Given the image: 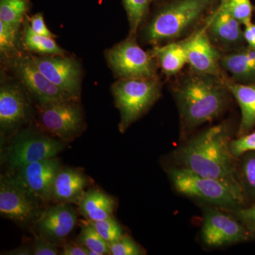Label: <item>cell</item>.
Segmentation results:
<instances>
[{"instance_id": "cell-1", "label": "cell", "mask_w": 255, "mask_h": 255, "mask_svg": "<svg viewBox=\"0 0 255 255\" xmlns=\"http://www.w3.org/2000/svg\"><path fill=\"white\" fill-rule=\"evenodd\" d=\"M226 80L189 69L174 82L172 95L179 112L182 141L201 126L219 119L227 110L233 97Z\"/></svg>"}, {"instance_id": "cell-2", "label": "cell", "mask_w": 255, "mask_h": 255, "mask_svg": "<svg viewBox=\"0 0 255 255\" xmlns=\"http://www.w3.org/2000/svg\"><path fill=\"white\" fill-rule=\"evenodd\" d=\"M232 129L226 122L191 135L171 153V165L219 179L241 190L238 161L231 150ZM242 193V192H241Z\"/></svg>"}, {"instance_id": "cell-3", "label": "cell", "mask_w": 255, "mask_h": 255, "mask_svg": "<svg viewBox=\"0 0 255 255\" xmlns=\"http://www.w3.org/2000/svg\"><path fill=\"white\" fill-rule=\"evenodd\" d=\"M162 1L144 30V41L154 46L189 36L205 22L219 0Z\"/></svg>"}, {"instance_id": "cell-4", "label": "cell", "mask_w": 255, "mask_h": 255, "mask_svg": "<svg viewBox=\"0 0 255 255\" xmlns=\"http://www.w3.org/2000/svg\"><path fill=\"white\" fill-rule=\"evenodd\" d=\"M166 172L176 192L203 205L216 206L228 211L246 206L241 190L219 179L204 177L171 164L166 167Z\"/></svg>"}, {"instance_id": "cell-5", "label": "cell", "mask_w": 255, "mask_h": 255, "mask_svg": "<svg viewBox=\"0 0 255 255\" xmlns=\"http://www.w3.org/2000/svg\"><path fill=\"white\" fill-rule=\"evenodd\" d=\"M162 90L158 76L119 79L112 85L116 107L120 112L119 128L122 133L150 110L162 95Z\"/></svg>"}, {"instance_id": "cell-6", "label": "cell", "mask_w": 255, "mask_h": 255, "mask_svg": "<svg viewBox=\"0 0 255 255\" xmlns=\"http://www.w3.org/2000/svg\"><path fill=\"white\" fill-rule=\"evenodd\" d=\"M201 242L207 249H220L253 241L247 228L231 211L203 205Z\"/></svg>"}, {"instance_id": "cell-7", "label": "cell", "mask_w": 255, "mask_h": 255, "mask_svg": "<svg viewBox=\"0 0 255 255\" xmlns=\"http://www.w3.org/2000/svg\"><path fill=\"white\" fill-rule=\"evenodd\" d=\"M65 147L61 140L36 130H23L15 135L6 149V162L18 170L28 164L56 157Z\"/></svg>"}, {"instance_id": "cell-8", "label": "cell", "mask_w": 255, "mask_h": 255, "mask_svg": "<svg viewBox=\"0 0 255 255\" xmlns=\"http://www.w3.org/2000/svg\"><path fill=\"white\" fill-rule=\"evenodd\" d=\"M38 122L42 130L61 140H70L84 127L83 113L78 100L38 104Z\"/></svg>"}, {"instance_id": "cell-9", "label": "cell", "mask_w": 255, "mask_h": 255, "mask_svg": "<svg viewBox=\"0 0 255 255\" xmlns=\"http://www.w3.org/2000/svg\"><path fill=\"white\" fill-rule=\"evenodd\" d=\"M107 61L119 79L157 77V62L150 52L137 44L135 37L128 36L107 53Z\"/></svg>"}, {"instance_id": "cell-10", "label": "cell", "mask_w": 255, "mask_h": 255, "mask_svg": "<svg viewBox=\"0 0 255 255\" xmlns=\"http://www.w3.org/2000/svg\"><path fill=\"white\" fill-rule=\"evenodd\" d=\"M14 176L4 174L0 179V214L20 223L35 222L41 214L39 203Z\"/></svg>"}, {"instance_id": "cell-11", "label": "cell", "mask_w": 255, "mask_h": 255, "mask_svg": "<svg viewBox=\"0 0 255 255\" xmlns=\"http://www.w3.org/2000/svg\"><path fill=\"white\" fill-rule=\"evenodd\" d=\"M182 40L187 54V65L190 70L223 80L229 79L221 67L222 53L210 39L206 31L205 22L189 36Z\"/></svg>"}, {"instance_id": "cell-12", "label": "cell", "mask_w": 255, "mask_h": 255, "mask_svg": "<svg viewBox=\"0 0 255 255\" xmlns=\"http://www.w3.org/2000/svg\"><path fill=\"white\" fill-rule=\"evenodd\" d=\"M205 25L210 39L221 53H229L246 46L243 24L230 11L227 0H219L206 18Z\"/></svg>"}, {"instance_id": "cell-13", "label": "cell", "mask_w": 255, "mask_h": 255, "mask_svg": "<svg viewBox=\"0 0 255 255\" xmlns=\"http://www.w3.org/2000/svg\"><path fill=\"white\" fill-rule=\"evenodd\" d=\"M40 71L57 87L80 98L82 73L75 60L65 55L31 56Z\"/></svg>"}, {"instance_id": "cell-14", "label": "cell", "mask_w": 255, "mask_h": 255, "mask_svg": "<svg viewBox=\"0 0 255 255\" xmlns=\"http://www.w3.org/2000/svg\"><path fill=\"white\" fill-rule=\"evenodd\" d=\"M61 164L56 157L28 164L18 169L15 177L23 187L41 202L51 201L55 177Z\"/></svg>"}, {"instance_id": "cell-15", "label": "cell", "mask_w": 255, "mask_h": 255, "mask_svg": "<svg viewBox=\"0 0 255 255\" xmlns=\"http://www.w3.org/2000/svg\"><path fill=\"white\" fill-rule=\"evenodd\" d=\"M15 72L24 87L34 96L38 104L55 101L79 100L48 80L40 71L31 57H19L14 63Z\"/></svg>"}, {"instance_id": "cell-16", "label": "cell", "mask_w": 255, "mask_h": 255, "mask_svg": "<svg viewBox=\"0 0 255 255\" xmlns=\"http://www.w3.org/2000/svg\"><path fill=\"white\" fill-rule=\"evenodd\" d=\"M77 214L70 204H56L45 210L35 221L37 234L57 243L71 233L76 225Z\"/></svg>"}, {"instance_id": "cell-17", "label": "cell", "mask_w": 255, "mask_h": 255, "mask_svg": "<svg viewBox=\"0 0 255 255\" xmlns=\"http://www.w3.org/2000/svg\"><path fill=\"white\" fill-rule=\"evenodd\" d=\"M28 105L26 95L15 84H4L0 89V127L6 133L21 127L27 119Z\"/></svg>"}, {"instance_id": "cell-18", "label": "cell", "mask_w": 255, "mask_h": 255, "mask_svg": "<svg viewBox=\"0 0 255 255\" xmlns=\"http://www.w3.org/2000/svg\"><path fill=\"white\" fill-rule=\"evenodd\" d=\"M88 184V178L82 171L61 168L53 183L51 201L56 204H79Z\"/></svg>"}, {"instance_id": "cell-19", "label": "cell", "mask_w": 255, "mask_h": 255, "mask_svg": "<svg viewBox=\"0 0 255 255\" xmlns=\"http://www.w3.org/2000/svg\"><path fill=\"white\" fill-rule=\"evenodd\" d=\"M221 65L232 81L255 83V50L247 45L234 51L222 53Z\"/></svg>"}, {"instance_id": "cell-20", "label": "cell", "mask_w": 255, "mask_h": 255, "mask_svg": "<svg viewBox=\"0 0 255 255\" xmlns=\"http://www.w3.org/2000/svg\"><path fill=\"white\" fill-rule=\"evenodd\" d=\"M226 85L241 110L237 137L242 136L253 131L255 128V83H238L229 78Z\"/></svg>"}, {"instance_id": "cell-21", "label": "cell", "mask_w": 255, "mask_h": 255, "mask_svg": "<svg viewBox=\"0 0 255 255\" xmlns=\"http://www.w3.org/2000/svg\"><path fill=\"white\" fill-rule=\"evenodd\" d=\"M150 52L165 76L179 75L187 65V54L182 40L155 46Z\"/></svg>"}, {"instance_id": "cell-22", "label": "cell", "mask_w": 255, "mask_h": 255, "mask_svg": "<svg viewBox=\"0 0 255 255\" xmlns=\"http://www.w3.org/2000/svg\"><path fill=\"white\" fill-rule=\"evenodd\" d=\"M80 214L88 221H99L113 217L115 201L98 189L87 191L80 201Z\"/></svg>"}, {"instance_id": "cell-23", "label": "cell", "mask_w": 255, "mask_h": 255, "mask_svg": "<svg viewBox=\"0 0 255 255\" xmlns=\"http://www.w3.org/2000/svg\"><path fill=\"white\" fill-rule=\"evenodd\" d=\"M238 178L246 206L255 204V152H248L238 158Z\"/></svg>"}, {"instance_id": "cell-24", "label": "cell", "mask_w": 255, "mask_h": 255, "mask_svg": "<svg viewBox=\"0 0 255 255\" xmlns=\"http://www.w3.org/2000/svg\"><path fill=\"white\" fill-rule=\"evenodd\" d=\"M23 23V44L28 50L41 55H65V51L57 44L54 38L35 33L27 18Z\"/></svg>"}, {"instance_id": "cell-25", "label": "cell", "mask_w": 255, "mask_h": 255, "mask_svg": "<svg viewBox=\"0 0 255 255\" xmlns=\"http://www.w3.org/2000/svg\"><path fill=\"white\" fill-rule=\"evenodd\" d=\"M30 6L29 0H0V21L18 30Z\"/></svg>"}, {"instance_id": "cell-26", "label": "cell", "mask_w": 255, "mask_h": 255, "mask_svg": "<svg viewBox=\"0 0 255 255\" xmlns=\"http://www.w3.org/2000/svg\"><path fill=\"white\" fill-rule=\"evenodd\" d=\"M153 1L154 0H123L124 8L127 11L130 26L129 36H136L137 30L147 18L151 4Z\"/></svg>"}, {"instance_id": "cell-27", "label": "cell", "mask_w": 255, "mask_h": 255, "mask_svg": "<svg viewBox=\"0 0 255 255\" xmlns=\"http://www.w3.org/2000/svg\"><path fill=\"white\" fill-rule=\"evenodd\" d=\"M78 241L88 250V255H110L109 243L87 221H83Z\"/></svg>"}, {"instance_id": "cell-28", "label": "cell", "mask_w": 255, "mask_h": 255, "mask_svg": "<svg viewBox=\"0 0 255 255\" xmlns=\"http://www.w3.org/2000/svg\"><path fill=\"white\" fill-rule=\"evenodd\" d=\"M87 222L100 235L106 242L114 243L124 236L123 228L114 217L103 221H92L87 220Z\"/></svg>"}, {"instance_id": "cell-29", "label": "cell", "mask_w": 255, "mask_h": 255, "mask_svg": "<svg viewBox=\"0 0 255 255\" xmlns=\"http://www.w3.org/2000/svg\"><path fill=\"white\" fill-rule=\"evenodd\" d=\"M112 255H144L145 250L137 244L130 236L124 235L118 241L110 244Z\"/></svg>"}, {"instance_id": "cell-30", "label": "cell", "mask_w": 255, "mask_h": 255, "mask_svg": "<svg viewBox=\"0 0 255 255\" xmlns=\"http://www.w3.org/2000/svg\"><path fill=\"white\" fill-rule=\"evenodd\" d=\"M227 4L233 16L243 24V26L252 22L255 6L251 0H227Z\"/></svg>"}, {"instance_id": "cell-31", "label": "cell", "mask_w": 255, "mask_h": 255, "mask_svg": "<svg viewBox=\"0 0 255 255\" xmlns=\"http://www.w3.org/2000/svg\"><path fill=\"white\" fill-rule=\"evenodd\" d=\"M231 150L236 158L248 152H255V130L242 136L233 138L231 141Z\"/></svg>"}, {"instance_id": "cell-32", "label": "cell", "mask_w": 255, "mask_h": 255, "mask_svg": "<svg viewBox=\"0 0 255 255\" xmlns=\"http://www.w3.org/2000/svg\"><path fill=\"white\" fill-rule=\"evenodd\" d=\"M247 228L252 240H255V204L231 211Z\"/></svg>"}, {"instance_id": "cell-33", "label": "cell", "mask_w": 255, "mask_h": 255, "mask_svg": "<svg viewBox=\"0 0 255 255\" xmlns=\"http://www.w3.org/2000/svg\"><path fill=\"white\" fill-rule=\"evenodd\" d=\"M18 30L0 21V50L1 53H9L15 48Z\"/></svg>"}, {"instance_id": "cell-34", "label": "cell", "mask_w": 255, "mask_h": 255, "mask_svg": "<svg viewBox=\"0 0 255 255\" xmlns=\"http://www.w3.org/2000/svg\"><path fill=\"white\" fill-rule=\"evenodd\" d=\"M32 253L33 255H60L56 243L48 241L38 234L35 235Z\"/></svg>"}, {"instance_id": "cell-35", "label": "cell", "mask_w": 255, "mask_h": 255, "mask_svg": "<svg viewBox=\"0 0 255 255\" xmlns=\"http://www.w3.org/2000/svg\"><path fill=\"white\" fill-rule=\"evenodd\" d=\"M27 18L32 30L37 34L50 37V38H55V35L52 33L50 30L47 28L43 15L36 14L32 16L31 17H27Z\"/></svg>"}, {"instance_id": "cell-36", "label": "cell", "mask_w": 255, "mask_h": 255, "mask_svg": "<svg viewBox=\"0 0 255 255\" xmlns=\"http://www.w3.org/2000/svg\"><path fill=\"white\" fill-rule=\"evenodd\" d=\"M62 255H88V250L78 241L65 243L63 247Z\"/></svg>"}, {"instance_id": "cell-37", "label": "cell", "mask_w": 255, "mask_h": 255, "mask_svg": "<svg viewBox=\"0 0 255 255\" xmlns=\"http://www.w3.org/2000/svg\"><path fill=\"white\" fill-rule=\"evenodd\" d=\"M244 32L245 41L246 45L250 48L255 50V24L251 23L250 24L244 26L243 28Z\"/></svg>"}, {"instance_id": "cell-38", "label": "cell", "mask_w": 255, "mask_h": 255, "mask_svg": "<svg viewBox=\"0 0 255 255\" xmlns=\"http://www.w3.org/2000/svg\"><path fill=\"white\" fill-rule=\"evenodd\" d=\"M6 255H33L32 253V248H30L28 246H21L16 248V249L12 250L6 252V253H4Z\"/></svg>"}]
</instances>
